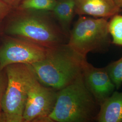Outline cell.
I'll list each match as a JSON object with an SVG mask.
<instances>
[{
  "instance_id": "11",
  "label": "cell",
  "mask_w": 122,
  "mask_h": 122,
  "mask_svg": "<svg viewBox=\"0 0 122 122\" xmlns=\"http://www.w3.org/2000/svg\"><path fill=\"white\" fill-rule=\"evenodd\" d=\"M51 12L61 30L68 37L71 25L76 14L74 0H57Z\"/></svg>"
},
{
  "instance_id": "15",
  "label": "cell",
  "mask_w": 122,
  "mask_h": 122,
  "mask_svg": "<svg viewBox=\"0 0 122 122\" xmlns=\"http://www.w3.org/2000/svg\"><path fill=\"white\" fill-rule=\"evenodd\" d=\"M7 83V78L5 70L0 69V122H2L1 101L6 87Z\"/></svg>"
},
{
  "instance_id": "10",
  "label": "cell",
  "mask_w": 122,
  "mask_h": 122,
  "mask_svg": "<svg viewBox=\"0 0 122 122\" xmlns=\"http://www.w3.org/2000/svg\"><path fill=\"white\" fill-rule=\"evenodd\" d=\"M99 122H122V92L114 91L100 105L96 118Z\"/></svg>"
},
{
  "instance_id": "4",
  "label": "cell",
  "mask_w": 122,
  "mask_h": 122,
  "mask_svg": "<svg viewBox=\"0 0 122 122\" xmlns=\"http://www.w3.org/2000/svg\"><path fill=\"white\" fill-rule=\"evenodd\" d=\"M108 22L104 18L80 16L70 30L67 44L84 57L90 52H107L112 44Z\"/></svg>"
},
{
  "instance_id": "7",
  "label": "cell",
  "mask_w": 122,
  "mask_h": 122,
  "mask_svg": "<svg viewBox=\"0 0 122 122\" xmlns=\"http://www.w3.org/2000/svg\"><path fill=\"white\" fill-rule=\"evenodd\" d=\"M48 48L25 39L9 36L0 47V69L7 66L30 64L43 60Z\"/></svg>"
},
{
  "instance_id": "5",
  "label": "cell",
  "mask_w": 122,
  "mask_h": 122,
  "mask_svg": "<svg viewBox=\"0 0 122 122\" xmlns=\"http://www.w3.org/2000/svg\"><path fill=\"white\" fill-rule=\"evenodd\" d=\"M4 69L7 83L1 101L2 122H24L28 89L34 72L29 65L22 63L9 65Z\"/></svg>"
},
{
  "instance_id": "13",
  "label": "cell",
  "mask_w": 122,
  "mask_h": 122,
  "mask_svg": "<svg viewBox=\"0 0 122 122\" xmlns=\"http://www.w3.org/2000/svg\"><path fill=\"white\" fill-rule=\"evenodd\" d=\"M108 22L110 35L112 37V44L122 46V15L116 14L110 18Z\"/></svg>"
},
{
  "instance_id": "12",
  "label": "cell",
  "mask_w": 122,
  "mask_h": 122,
  "mask_svg": "<svg viewBox=\"0 0 122 122\" xmlns=\"http://www.w3.org/2000/svg\"><path fill=\"white\" fill-rule=\"evenodd\" d=\"M57 0H23L15 9L51 12Z\"/></svg>"
},
{
  "instance_id": "2",
  "label": "cell",
  "mask_w": 122,
  "mask_h": 122,
  "mask_svg": "<svg viewBox=\"0 0 122 122\" xmlns=\"http://www.w3.org/2000/svg\"><path fill=\"white\" fill-rule=\"evenodd\" d=\"M5 28L9 36L25 39L46 48L64 44L66 37L52 12L14 9Z\"/></svg>"
},
{
  "instance_id": "16",
  "label": "cell",
  "mask_w": 122,
  "mask_h": 122,
  "mask_svg": "<svg viewBox=\"0 0 122 122\" xmlns=\"http://www.w3.org/2000/svg\"><path fill=\"white\" fill-rule=\"evenodd\" d=\"M12 10L7 5L0 0V20L7 16Z\"/></svg>"
},
{
  "instance_id": "1",
  "label": "cell",
  "mask_w": 122,
  "mask_h": 122,
  "mask_svg": "<svg viewBox=\"0 0 122 122\" xmlns=\"http://www.w3.org/2000/svg\"><path fill=\"white\" fill-rule=\"evenodd\" d=\"M86 61V57L63 44L48 48L43 60L28 65L40 83L57 91L82 73Z\"/></svg>"
},
{
  "instance_id": "9",
  "label": "cell",
  "mask_w": 122,
  "mask_h": 122,
  "mask_svg": "<svg viewBox=\"0 0 122 122\" xmlns=\"http://www.w3.org/2000/svg\"><path fill=\"white\" fill-rule=\"evenodd\" d=\"M75 13L79 15L109 18L122 11L113 0H74Z\"/></svg>"
},
{
  "instance_id": "14",
  "label": "cell",
  "mask_w": 122,
  "mask_h": 122,
  "mask_svg": "<svg viewBox=\"0 0 122 122\" xmlns=\"http://www.w3.org/2000/svg\"><path fill=\"white\" fill-rule=\"evenodd\" d=\"M116 90L122 85V57L117 61L110 63L105 67Z\"/></svg>"
},
{
  "instance_id": "6",
  "label": "cell",
  "mask_w": 122,
  "mask_h": 122,
  "mask_svg": "<svg viewBox=\"0 0 122 122\" xmlns=\"http://www.w3.org/2000/svg\"><path fill=\"white\" fill-rule=\"evenodd\" d=\"M56 97L57 91L40 83L34 72L28 89L24 122H45L52 111Z\"/></svg>"
},
{
  "instance_id": "8",
  "label": "cell",
  "mask_w": 122,
  "mask_h": 122,
  "mask_svg": "<svg viewBox=\"0 0 122 122\" xmlns=\"http://www.w3.org/2000/svg\"><path fill=\"white\" fill-rule=\"evenodd\" d=\"M82 75L88 89L100 105L116 89L105 67H96L86 61Z\"/></svg>"
},
{
  "instance_id": "18",
  "label": "cell",
  "mask_w": 122,
  "mask_h": 122,
  "mask_svg": "<svg viewBox=\"0 0 122 122\" xmlns=\"http://www.w3.org/2000/svg\"><path fill=\"white\" fill-rule=\"evenodd\" d=\"M115 4L120 8H122V0H113Z\"/></svg>"
},
{
  "instance_id": "3",
  "label": "cell",
  "mask_w": 122,
  "mask_h": 122,
  "mask_svg": "<svg viewBox=\"0 0 122 122\" xmlns=\"http://www.w3.org/2000/svg\"><path fill=\"white\" fill-rule=\"evenodd\" d=\"M100 108L86 87L82 73L57 91L54 107L45 122H93L96 121Z\"/></svg>"
},
{
  "instance_id": "17",
  "label": "cell",
  "mask_w": 122,
  "mask_h": 122,
  "mask_svg": "<svg viewBox=\"0 0 122 122\" xmlns=\"http://www.w3.org/2000/svg\"><path fill=\"white\" fill-rule=\"evenodd\" d=\"M12 10L16 8L23 0H1Z\"/></svg>"
}]
</instances>
